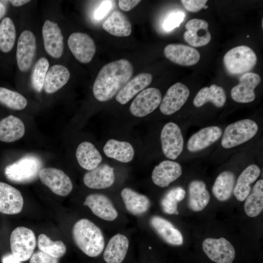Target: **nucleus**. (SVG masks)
I'll use <instances>...</instances> for the list:
<instances>
[{"instance_id":"1","label":"nucleus","mask_w":263,"mask_h":263,"mask_svg":"<svg viewBox=\"0 0 263 263\" xmlns=\"http://www.w3.org/2000/svg\"><path fill=\"white\" fill-rule=\"evenodd\" d=\"M133 72L132 64L126 59L114 60L103 66L93 85L95 98L101 102L110 100L129 81Z\"/></svg>"},{"instance_id":"8","label":"nucleus","mask_w":263,"mask_h":263,"mask_svg":"<svg viewBox=\"0 0 263 263\" xmlns=\"http://www.w3.org/2000/svg\"><path fill=\"white\" fill-rule=\"evenodd\" d=\"M202 248L209 259L216 263H232L235 257L233 246L224 237L207 238L203 242Z\"/></svg>"},{"instance_id":"5","label":"nucleus","mask_w":263,"mask_h":263,"mask_svg":"<svg viewBox=\"0 0 263 263\" xmlns=\"http://www.w3.org/2000/svg\"><path fill=\"white\" fill-rule=\"evenodd\" d=\"M258 130V125L253 120L249 119L239 120L225 128L221 145L225 149L235 147L251 139Z\"/></svg>"},{"instance_id":"22","label":"nucleus","mask_w":263,"mask_h":263,"mask_svg":"<svg viewBox=\"0 0 263 263\" xmlns=\"http://www.w3.org/2000/svg\"><path fill=\"white\" fill-rule=\"evenodd\" d=\"M222 133V129L218 126L203 128L190 136L187 143L188 150L192 152L201 150L218 140Z\"/></svg>"},{"instance_id":"17","label":"nucleus","mask_w":263,"mask_h":263,"mask_svg":"<svg viewBox=\"0 0 263 263\" xmlns=\"http://www.w3.org/2000/svg\"><path fill=\"white\" fill-rule=\"evenodd\" d=\"M23 199L20 192L12 186L0 182V212L5 214L19 213L23 207Z\"/></svg>"},{"instance_id":"38","label":"nucleus","mask_w":263,"mask_h":263,"mask_svg":"<svg viewBox=\"0 0 263 263\" xmlns=\"http://www.w3.org/2000/svg\"><path fill=\"white\" fill-rule=\"evenodd\" d=\"M186 191L182 187H177L169 190L160 201L163 211L169 214H178V204L184 199Z\"/></svg>"},{"instance_id":"36","label":"nucleus","mask_w":263,"mask_h":263,"mask_svg":"<svg viewBox=\"0 0 263 263\" xmlns=\"http://www.w3.org/2000/svg\"><path fill=\"white\" fill-rule=\"evenodd\" d=\"M244 209L250 217L259 215L263 209V180H258L254 185L252 192L245 199Z\"/></svg>"},{"instance_id":"9","label":"nucleus","mask_w":263,"mask_h":263,"mask_svg":"<svg viewBox=\"0 0 263 263\" xmlns=\"http://www.w3.org/2000/svg\"><path fill=\"white\" fill-rule=\"evenodd\" d=\"M40 181L55 194L67 196L73 189L69 177L62 170L54 168H42L38 174Z\"/></svg>"},{"instance_id":"16","label":"nucleus","mask_w":263,"mask_h":263,"mask_svg":"<svg viewBox=\"0 0 263 263\" xmlns=\"http://www.w3.org/2000/svg\"><path fill=\"white\" fill-rule=\"evenodd\" d=\"M166 57L172 62L182 66H191L199 60L198 51L190 46L182 44H169L164 50Z\"/></svg>"},{"instance_id":"42","label":"nucleus","mask_w":263,"mask_h":263,"mask_svg":"<svg viewBox=\"0 0 263 263\" xmlns=\"http://www.w3.org/2000/svg\"><path fill=\"white\" fill-rule=\"evenodd\" d=\"M185 17V13L181 11H174L169 14L164 20L163 23L164 29L169 31L179 26Z\"/></svg>"},{"instance_id":"14","label":"nucleus","mask_w":263,"mask_h":263,"mask_svg":"<svg viewBox=\"0 0 263 263\" xmlns=\"http://www.w3.org/2000/svg\"><path fill=\"white\" fill-rule=\"evenodd\" d=\"M44 48L52 57L58 58L63 53V37L57 23L46 20L42 27Z\"/></svg>"},{"instance_id":"19","label":"nucleus","mask_w":263,"mask_h":263,"mask_svg":"<svg viewBox=\"0 0 263 263\" xmlns=\"http://www.w3.org/2000/svg\"><path fill=\"white\" fill-rule=\"evenodd\" d=\"M115 180L114 169L108 164L99 165L83 176L84 184L93 189H103L113 185Z\"/></svg>"},{"instance_id":"20","label":"nucleus","mask_w":263,"mask_h":263,"mask_svg":"<svg viewBox=\"0 0 263 263\" xmlns=\"http://www.w3.org/2000/svg\"><path fill=\"white\" fill-rule=\"evenodd\" d=\"M99 218L108 221L114 220L118 212L110 199L106 196L98 193L88 195L83 203Z\"/></svg>"},{"instance_id":"15","label":"nucleus","mask_w":263,"mask_h":263,"mask_svg":"<svg viewBox=\"0 0 263 263\" xmlns=\"http://www.w3.org/2000/svg\"><path fill=\"white\" fill-rule=\"evenodd\" d=\"M260 82V76L256 73L248 72L242 75L239 83L231 90L232 99L242 103L253 101L255 98L254 90Z\"/></svg>"},{"instance_id":"50","label":"nucleus","mask_w":263,"mask_h":263,"mask_svg":"<svg viewBox=\"0 0 263 263\" xmlns=\"http://www.w3.org/2000/svg\"><path fill=\"white\" fill-rule=\"evenodd\" d=\"M207 8H208V6H207V5H205L204 6V7H203V8H204V9H207Z\"/></svg>"},{"instance_id":"10","label":"nucleus","mask_w":263,"mask_h":263,"mask_svg":"<svg viewBox=\"0 0 263 263\" xmlns=\"http://www.w3.org/2000/svg\"><path fill=\"white\" fill-rule=\"evenodd\" d=\"M162 94L156 88L143 90L135 97L130 106L131 113L138 117H144L153 112L160 104Z\"/></svg>"},{"instance_id":"33","label":"nucleus","mask_w":263,"mask_h":263,"mask_svg":"<svg viewBox=\"0 0 263 263\" xmlns=\"http://www.w3.org/2000/svg\"><path fill=\"white\" fill-rule=\"evenodd\" d=\"M226 94L224 89L216 84L210 87H205L200 89L193 99V104L200 107L208 102H210L218 108L222 107L226 101Z\"/></svg>"},{"instance_id":"31","label":"nucleus","mask_w":263,"mask_h":263,"mask_svg":"<svg viewBox=\"0 0 263 263\" xmlns=\"http://www.w3.org/2000/svg\"><path fill=\"white\" fill-rule=\"evenodd\" d=\"M76 158L79 165L83 169L91 170L102 161V156L95 147L91 142L81 143L76 150Z\"/></svg>"},{"instance_id":"23","label":"nucleus","mask_w":263,"mask_h":263,"mask_svg":"<svg viewBox=\"0 0 263 263\" xmlns=\"http://www.w3.org/2000/svg\"><path fill=\"white\" fill-rule=\"evenodd\" d=\"M152 79V75L149 73H142L137 75L119 91L115 97L116 101L121 104H126L137 94L147 87Z\"/></svg>"},{"instance_id":"27","label":"nucleus","mask_w":263,"mask_h":263,"mask_svg":"<svg viewBox=\"0 0 263 263\" xmlns=\"http://www.w3.org/2000/svg\"><path fill=\"white\" fill-rule=\"evenodd\" d=\"M261 173L260 168L252 164L247 167L238 178L233 193L239 201H244L250 193V184L255 182Z\"/></svg>"},{"instance_id":"11","label":"nucleus","mask_w":263,"mask_h":263,"mask_svg":"<svg viewBox=\"0 0 263 263\" xmlns=\"http://www.w3.org/2000/svg\"><path fill=\"white\" fill-rule=\"evenodd\" d=\"M68 47L75 58L82 63H88L93 59L96 51L94 40L86 33L75 32L68 39Z\"/></svg>"},{"instance_id":"47","label":"nucleus","mask_w":263,"mask_h":263,"mask_svg":"<svg viewBox=\"0 0 263 263\" xmlns=\"http://www.w3.org/2000/svg\"><path fill=\"white\" fill-rule=\"evenodd\" d=\"M2 263H21V262L16 259L12 254L4 255L2 258Z\"/></svg>"},{"instance_id":"29","label":"nucleus","mask_w":263,"mask_h":263,"mask_svg":"<svg viewBox=\"0 0 263 263\" xmlns=\"http://www.w3.org/2000/svg\"><path fill=\"white\" fill-rule=\"evenodd\" d=\"M121 196L127 210L133 215H142L150 207V202L148 197L130 188H123Z\"/></svg>"},{"instance_id":"32","label":"nucleus","mask_w":263,"mask_h":263,"mask_svg":"<svg viewBox=\"0 0 263 263\" xmlns=\"http://www.w3.org/2000/svg\"><path fill=\"white\" fill-rule=\"evenodd\" d=\"M70 74L68 69L60 64L53 65L48 70L44 89L47 94H52L61 89L68 81Z\"/></svg>"},{"instance_id":"3","label":"nucleus","mask_w":263,"mask_h":263,"mask_svg":"<svg viewBox=\"0 0 263 263\" xmlns=\"http://www.w3.org/2000/svg\"><path fill=\"white\" fill-rule=\"evenodd\" d=\"M42 168L41 160L36 155L28 154L7 165L4 169L6 178L15 183L33 181Z\"/></svg>"},{"instance_id":"21","label":"nucleus","mask_w":263,"mask_h":263,"mask_svg":"<svg viewBox=\"0 0 263 263\" xmlns=\"http://www.w3.org/2000/svg\"><path fill=\"white\" fill-rule=\"evenodd\" d=\"M182 173V167L178 163L164 160L154 167L151 178L153 183L156 186L165 188L178 179Z\"/></svg>"},{"instance_id":"44","label":"nucleus","mask_w":263,"mask_h":263,"mask_svg":"<svg viewBox=\"0 0 263 263\" xmlns=\"http://www.w3.org/2000/svg\"><path fill=\"white\" fill-rule=\"evenodd\" d=\"M29 263H58V259L41 251H37L30 258Z\"/></svg>"},{"instance_id":"12","label":"nucleus","mask_w":263,"mask_h":263,"mask_svg":"<svg viewBox=\"0 0 263 263\" xmlns=\"http://www.w3.org/2000/svg\"><path fill=\"white\" fill-rule=\"evenodd\" d=\"M36 47L34 33L29 30H24L19 37L16 52L17 64L21 71L26 72L30 68Z\"/></svg>"},{"instance_id":"18","label":"nucleus","mask_w":263,"mask_h":263,"mask_svg":"<svg viewBox=\"0 0 263 263\" xmlns=\"http://www.w3.org/2000/svg\"><path fill=\"white\" fill-rule=\"evenodd\" d=\"M208 26V23L204 19H193L188 20L185 25L187 31L183 36L184 39L193 47L207 44L211 39Z\"/></svg>"},{"instance_id":"24","label":"nucleus","mask_w":263,"mask_h":263,"mask_svg":"<svg viewBox=\"0 0 263 263\" xmlns=\"http://www.w3.org/2000/svg\"><path fill=\"white\" fill-rule=\"evenodd\" d=\"M150 222L156 233L167 243L173 245H180L183 243L182 233L169 221L160 216H153Z\"/></svg>"},{"instance_id":"40","label":"nucleus","mask_w":263,"mask_h":263,"mask_svg":"<svg viewBox=\"0 0 263 263\" xmlns=\"http://www.w3.org/2000/svg\"><path fill=\"white\" fill-rule=\"evenodd\" d=\"M0 103L9 109L21 110L26 107L27 101L19 93L0 87Z\"/></svg>"},{"instance_id":"45","label":"nucleus","mask_w":263,"mask_h":263,"mask_svg":"<svg viewBox=\"0 0 263 263\" xmlns=\"http://www.w3.org/2000/svg\"><path fill=\"white\" fill-rule=\"evenodd\" d=\"M207 0H182L181 2L185 8L191 12H197L206 5Z\"/></svg>"},{"instance_id":"35","label":"nucleus","mask_w":263,"mask_h":263,"mask_svg":"<svg viewBox=\"0 0 263 263\" xmlns=\"http://www.w3.org/2000/svg\"><path fill=\"white\" fill-rule=\"evenodd\" d=\"M235 186V176L228 170L221 172L216 178L212 187V192L217 200H227L231 197Z\"/></svg>"},{"instance_id":"48","label":"nucleus","mask_w":263,"mask_h":263,"mask_svg":"<svg viewBox=\"0 0 263 263\" xmlns=\"http://www.w3.org/2000/svg\"><path fill=\"white\" fill-rule=\"evenodd\" d=\"M8 1L0 0V19L5 15L6 12V4Z\"/></svg>"},{"instance_id":"7","label":"nucleus","mask_w":263,"mask_h":263,"mask_svg":"<svg viewBox=\"0 0 263 263\" xmlns=\"http://www.w3.org/2000/svg\"><path fill=\"white\" fill-rule=\"evenodd\" d=\"M160 139L165 156L172 160L176 159L184 147L183 137L179 127L173 122L166 124L162 130Z\"/></svg>"},{"instance_id":"41","label":"nucleus","mask_w":263,"mask_h":263,"mask_svg":"<svg viewBox=\"0 0 263 263\" xmlns=\"http://www.w3.org/2000/svg\"><path fill=\"white\" fill-rule=\"evenodd\" d=\"M49 66V61L44 57L38 59L35 65L31 76V83L34 89L38 92H40L43 87Z\"/></svg>"},{"instance_id":"49","label":"nucleus","mask_w":263,"mask_h":263,"mask_svg":"<svg viewBox=\"0 0 263 263\" xmlns=\"http://www.w3.org/2000/svg\"><path fill=\"white\" fill-rule=\"evenodd\" d=\"M29 0H11L9 2L15 6H20L30 2Z\"/></svg>"},{"instance_id":"2","label":"nucleus","mask_w":263,"mask_h":263,"mask_svg":"<svg viewBox=\"0 0 263 263\" xmlns=\"http://www.w3.org/2000/svg\"><path fill=\"white\" fill-rule=\"evenodd\" d=\"M72 235L76 245L89 257H97L104 249L105 242L102 232L87 219H81L75 224Z\"/></svg>"},{"instance_id":"13","label":"nucleus","mask_w":263,"mask_h":263,"mask_svg":"<svg viewBox=\"0 0 263 263\" xmlns=\"http://www.w3.org/2000/svg\"><path fill=\"white\" fill-rule=\"evenodd\" d=\"M189 90L184 84L177 82L170 86L161 100L160 112L165 115H170L179 110L189 95Z\"/></svg>"},{"instance_id":"39","label":"nucleus","mask_w":263,"mask_h":263,"mask_svg":"<svg viewBox=\"0 0 263 263\" xmlns=\"http://www.w3.org/2000/svg\"><path fill=\"white\" fill-rule=\"evenodd\" d=\"M38 245L40 251L56 259L62 257L66 252V247L62 241H53L44 234L38 236Z\"/></svg>"},{"instance_id":"4","label":"nucleus","mask_w":263,"mask_h":263,"mask_svg":"<svg viewBox=\"0 0 263 263\" xmlns=\"http://www.w3.org/2000/svg\"><path fill=\"white\" fill-rule=\"evenodd\" d=\"M257 57L250 47L240 45L227 51L223 58L227 72L232 75H239L248 73L256 64Z\"/></svg>"},{"instance_id":"46","label":"nucleus","mask_w":263,"mask_h":263,"mask_svg":"<svg viewBox=\"0 0 263 263\" xmlns=\"http://www.w3.org/2000/svg\"><path fill=\"white\" fill-rule=\"evenodd\" d=\"M139 0H120L118 1L119 8L124 11H129L140 3Z\"/></svg>"},{"instance_id":"30","label":"nucleus","mask_w":263,"mask_h":263,"mask_svg":"<svg viewBox=\"0 0 263 263\" xmlns=\"http://www.w3.org/2000/svg\"><path fill=\"white\" fill-rule=\"evenodd\" d=\"M25 133V126L19 118L12 115L0 120V141L12 142L21 138Z\"/></svg>"},{"instance_id":"25","label":"nucleus","mask_w":263,"mask_h":263,"mask_svg":"<svg viewBox=\"0 0 263 263\" xmlns=\"http://www.w3.org/2000/svg\"><path fill=\"white\" fill-rule=\"evenodd\" d=\"M129 242L124 235L118 233L109 240L103 253L107 263H121L127 253Z\"/></svg>"},{"instance_id":"37","label":"nucleus","mask_w":263,"mask_h":263,"mask_svg":"<svg viewBox=\"0 0 263 263\" xmlns=\"http://www.w3.org/2000/svg\"><path fill=\"white\" fill-rule=\"evenodd\" d=\"M16 37V31L12 19L4 18L0 23V50L8 53L13 48Z\"/></svg>"},{"instance_id":"6","label":"nucleus","mask_w":263,"mask_h":263,"mask_svg":"<svg viewBox=\"0 0 263 263\" xmlns=\"http://www.w3.org/2000/svg\"><path fill=\"white\" fill-rule=\"evenodd\" d=\"M10 243L13 256L20 262H25L33 254L36 246V238L31 229L19 226L12 232Z\"/></svg>"},{"instance_id":"28","label":"nucleus","mask_w":263,"mask_h":263,"mask_svg":"<svg viewBox=\"0 0 263 263\" xmlns=\"http://www.w3.org/2000/svg\"><path fill=\"white\" fill-rule=\"evenodd\" d=\"M210 194L205 182L199 180L191 181L188 186V206L192 211L203 210L210 200Z\"/></svg>"},{"instance_id":"34","label":"nucleus","mask_w":263,"mask_h":263,"mask_svg":"<svg viewBox=\"0 0 263 263\" xmlns=\"http://www.w3.org/2000/svg\"><path fill=\"white\" fill-rule=\"evenodd\" d=\"M103 151L107 157L122 163L130 162L134 155L133 148L130 143L113 139L106 143Z\"/></svg>"},{"instance_id":"26","label":"nucleus","mask_w":263,"mask_h":263,"mask_svg":"<svg viewBox=\"0 0 263 263\" xmlns=\"http://www.w3.org/2000/svg\"><path fill=\"white\" fill-rule=\"evenodd\" d=\"M104 30L118 37L129 36L132 33V24L128 17L121 12L115 10L102 24Z\"/></svg>"},{"instance_id":"43","label":"nucleus","mask_w":263,"mask_h":263,"mask_svg":"<svg viewBox=\"0 0 263 263\" xmlns=\"http://www.w3.org/2000/svg\"><path fill=\"white\" fill-rule=\"evenodd\" d=\"M114 1L104 0L100 5L96 9L94 17L97 20H100L104 18L111 10L114 7Z\"/></svg>"}]
</instances>
